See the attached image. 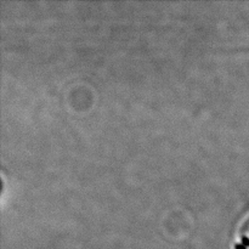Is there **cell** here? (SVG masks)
Listing matches in <instances>:
<instances>
[{
  "label": "cell",
  "mask_w": 249,
  "mask_h": 249,
  "mask_svg": "<svg viewBox=\"0 0 249 249\" xmlns=\"http://www.w3.org/2000/svg\"><path fill=\"white\" fill-rule=\"evenodd\" d=\"M235 249H249V218L241 228L240 240L236 243Z\"/></svg>",
  "instance_id": "1"
}]
</instances>
